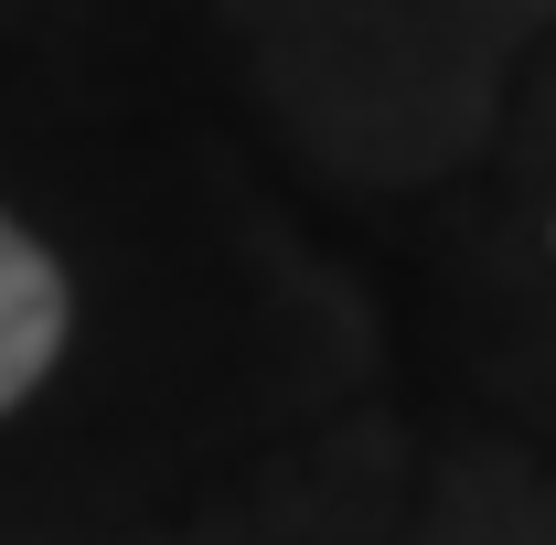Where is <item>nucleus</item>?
Listing matches in <instances>:
<instances>
[{
	"label": "nucleus",
	"mask_w": 556,
	"mask_h": 545,
	"mask_svg": "<svg viewBox=\"0 0 556 545\" xmlns=\"http://www.w3.org/2000/svg\"><path fill=\"white\" fill-rule=\"evenodd\" d=\"M75 342V289H65V257L0 204V417L33 407L43 375L65 364Z\"/></svg>",
	"instance_id": "1"
}]
</instances>
